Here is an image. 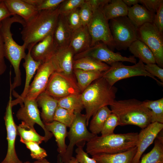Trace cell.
<instances>
[{
  "instance_id": "6da1fadb",
  "label": "cell",
  "mask_w": 163,
  "mask_h": 163,
  "mask_svg": "<svg viewBox=\"0 0 163 163\" xmlns=\"http://www.w3.org/2000/svg\"><path fill=\"white\" fill-rule=\"evenodd\" d=\"M59 7L54 10L39 11L31 18L25 21L21 33L26 49L32 48L53 33L59 15Z\"/></svg>"
},
{
  "instance_id": "7a4b0ae2",
  "label": "cell",
  "mask_w": 163,
  "mask_h": 163,
  "mask_svg": "<svg viewBox=\"0 0 163 163\" xmlns=\"http://www.w3.org/2000/svg\"><path fill=\"white\" fill-rule=\"evenodd\" d=\"M15 22L20 23L23 26L25 21L20 17L14 15L2 21L1 28L5 58L12 66L15 73L13 82L10 84L12 90L21 85V73L20 65L21 60L24 59L26 54L25 52L26 49V45L24 43L22 45L18 44L13 38L11 27L12 24Z\"/></svg>"
},
{
  "instance_id": "3957f363",
  "label": "cell",
  "mask_w": 163,
  "mask_h": 163,
  "mask_svg": "<svg viewBox=\"0 0 163 163\" xmlns=\"http://www.w3.org/2000/svg\"><path fill=\"white\" fill-rule=\"evenodd\" d=\"M117 88L110 85L102 77L92 83L81 96L85 110L86 125L91 118L101 107L110 105L115 100Z\"/></svg>"
},
{
  "instance_id": "277c9868",
  "label": "cell",
  "mask_w": 163,
  "mask_h": 163,
  "mask_svg": "<svg viewBox=\"0 0 163 163\" xmlns=\"http://www.w3.org/2000/svg\"><path fill=\"white\" fill-rule=\"evenodd\" d=\"M138 133L115 134L96 136L87 142L86 151L92 156L121 152L136 146Z\"/></svg>"
},
{
  "instance_id": "5b68a950",
  "label": "cell",
  "mask_w": 163,
  "mask_h": 163,
  "mask_svg": "<svg viewBox=\"0 0 163 163\" xmlns=\"http://www.w3.org/2000/svg\"><path fill=\"white\" fill-rule=\"evenodd\" d=\"M110 106L118 116L120 126L133 125L143 129L151 123L149 110L142 101L136 99L115 100Z\"/></svg>"
},
{
  "instance_id": "8992f818",
  "label": "cell",
  "mask_w": 163,
  "mask_h": 163,
  "mask_svg": "<svg viewBox=\"0 0 163 163\" xmlns=\"http://www.w3.org/2000/svg\"><path fill=\"white\" fill-rule=\"evenodd\" d=\"M75 119L68 132L69 143L67 146L66 153L61 158L63 163L68 162L72 157L74 148L76 145L77 147H84L86 142L90 140L97 136L90 132L87 129L86 117L85 114L81 113H75Z\"/></svg>"
},
{
  "instance_id": "52a82bcc",
  "label": "cell",
  "mask_w": 163,
  "mask_h": 163,
  "mask_svg": "<svg viewBox=\"0 0 163 163\" xmlns=\"http://www.w3.org/2000/svg\"><path fill=\"white\" fill-rule=\"evenodd\" d=\"M110 27L114 48L118 50H126L138 39L137 29L127 16L110 20Z\"/></svg>"
},
{
  "instance_id": "ba28073f",
  "label": "cell",
  "mask_w": 163,
  "mask_h": 163,
  "mask_svg": "<svg viewBox=\"0 0 163 163\" xmlns=\"http://www.w3.org/2000/svg\"><path fill=\"white\" fill-rule=\"evenodd\" d=\"M144 65L140 60L131 66L125 65L121 62H115L110 66L107 70L103 72L102 77L111 86H113L116 82L121 80L140 76H148L155 80L158 84L163 85L162 82L146 71Z\"/></svg>"
},
{
  "instance_id": "9c48e42d",
  "label": "cell",
  "mask_w": 163,
  "mask_h": 163,
  "mask_svg": "<svg viewBox=\"0 0 163 163\" xmlns=\"http://www.w3.org/2000/svg\"><path fill=\"white\" fill-rule=\"evenodd\" d=\"M74 74L56 72L50 77L44 92L59 99L72 94L81 93Z\"/></svg>"
},
{
  "instance_id": "30bf717a",
  "label": "cell",
  "mask_w": 163,
  "mask_h": 163,
  "mask_svg": "<svg viewBox=\"0 0 163 163\" xmlns=\"http://www.w3.org/2000/svg\"><path fill=\"white\" fill-rule=\"evenodd\" d=\"M103 7L93 11L92 18L87 26L91 37V47L101 41L113 49L115 48L108 21L103 14Z\"/></svg>"
},
{
  "instance_id": "8fae6325",
  "label": "cell",
  "mask_w": 163,
  "mask_h": 163,
  "mask_svg": "<svg viewBox=\"0 0 163 163\" xmlns=\"http://www.w3.org/2000/svg\"><path fill=\"white\" fill-rule=\"evenodd\" d=\"M138 39L145 44L154 56L156 63L163 67V36L153 23L145 24L137 28Z\"/></svg>"
},
{
  "instance_id": "7c38bea8",
  "label": "cell",
  "mask_w": 163,
  "mask_h": 163,
  "mask_svg": "<svg viewBox=\"0 0 163 163\" xmlns=\"http://www.w3.org/2000/svg\"><path fill=\"white\" fill-rule=\"evenodd\" d=\"M37 72L33 81L30 84L26 96L23 98L36 99L40 94L44 91L51 75L56 72H60L53 54L41 65Z\"/></svg>"
},
{
  "instance_id": "4fadbf2b",
  "label": "cell",
  "mask_w": 163,
  "mask_h": 163,
  "mask_svg": "<svg viewBox=\"0 0 163 163\" xmlns=\"http://www.w3.org/2000/svg\"><path fill=\"white\" fill-rule=\"evenodd\" d=\"M12 103L13 106L18 103L21 105V107L16 115L18 119L32 127H34L35 124L37 123L43 129L45 133L44 136L45 142L53 136V134L47 130L41 119L36 99L17 97L16 100H12Z\"/></svg>"
},
{
  "instance_id": "5bb4252c",
  "label": "cell",
  "mask_w": 163,
  "mask_h": 163,
  "mask_svg": "<svg viewBox=\"0 0 163 163\" xmlns=\"http://www.w3.org/2000/svg\"><path fill=\"white\" fill-rule=\"evenodd\" d=\"M84 57L95 59L110 66L118 62H127L135 64L137 63L134 56H123L119 53H114L102 43H97L86 50L75 55L74 59L75 60Z\"/></svg>"
},
{
  "instance_id": "9a60e30c",
  "label": "cell",
  "mask_w": 163,
  "mask_h": 163,
  "mask_svg": "<svg viewBox=\"0 0 163 163\" xmlns=\"http://www.w3.org/2000/svg\"><path fill=\"white\" fill-rule=\"evenodd\" d=\"M11 92L12 90L10 89L9 99L4 117L7 131L8 150L5 158L1 163H23L18 158L15 148L17 131L12 115Z\"/></svg>"
},
{
  "instance_id": "2e32d148",
  "label": "cell",
  "mask_w": 163,
  "mask_h": 163,
  "mask_svg": "<svg viewBox=\"0 0 163 163\" xmlns=\"http://www.w3.org/2000/svg\"><path fill=\"white\" fill-rule=\"evenodd\" d=\"M163 129V123L158 122L152 123L145 128L142 129L138 133L136 146L137 151L132 163H139L144 152L154 141Z\"/></svg>"
},
{
  "instance_id": "e0dca14e",
  "label": "cell",
  "mask_w": 163,
  "mask_h": 163,
  "mask_svg": "<svg viewBox=\"0 0 163 163\" xmlns=\"http://www.w3.org/2000/svg\"><path fill=\"white\" fill-rule=\"evenodd\" d=\"M56 47L52 33L35 44L31 50L32 58L42 63L54 54Z\"/></svg>"
},
{
  "instance_id": "ac0fdd59",
  "label": "cell",
  "mask_w": 163,
  "mask_h": 163,
  "mask_svg": "<svg viewBox=\"0 0 163 163\" xmlns=\"http://www.w3.org/2000/svg\"><path fill=\"white\" fill-rule=\"evenodd\" d=\"M38 107L41 109L40 117L44 124L53 121V117L58 106V100L44 91L36 99Z\"/></svg>"
},
{
  "instance_id": "d6986e66",
  "label": "cell",
  "mask_w": 163,
  "mask_h": 163,
  "mask_svg": "<svg viewBox=\"0 0 163 163\" xmlns=\"http://www.w3.org/2000/svg\"><path fill=\"white\" fill-rule=\"evenodd\" d=\"M7 8L12 16L17 15L27 21L39 11L37 8L24 0H3Z\"/></svg>"
},
{
  "instance_id": "ffe728a7",
  "label": "cell",
  "mask_w": 163,
  "mask_h": 163,
  "mask_svg": "<svg viewBox=\"0 0 163 163\" xmlns=\"http://www.w3.org/2000/svg\"><path fill=\"white\" fill-rule=\"evenodd\" d=\"M91 43V37L87 26H83L73 32L69 46L75 55L88 49Z\"/></svg>"
},
{
  "instance_id": "44dd1931",
  "label": "cell",
  "mask_w": 163,
  "mask_h": 163,
  "mask_svg": "<svg viewBox=\"0 0 163 163\" xmlns=\"http://www.w3.org/2000/svg\"><path fill=\"white\" fill-rule=\"evenodd\" d=\"M72 33L65 18L59 15L53 33L54 42L56 48L69 46Z\"/></svg>"
},
{
  "instance_id": "7402d4cb",
  "label": "cell",
  "mask_w": 163,
  "mask_h": 163,
  "mask_svg": "<svg viewBox=\"0 0 163 163\" xmlns=\"http://www.w3.org/2000/svg\"><path fill=\"white\" fill-rule=\"evenodd\" d=\"M155 15L139 4L128 7L127 16L137 29L145 23H153Z\"/></svg>"
},
{
  "instance_id": "603a6c76",
  "label": "cell",
  "mask_w": 163,
  "mask_h": 163,
  "mask_svg": "<svg viewBox=\"0 0 163 163\" xmlns=\"http://www.w3.org/2000/svg\"><path fill=\"white\" fill-rule=\"evenodd\" d=\"M53 55L60 72L68 75L74 74L73 67L75 54L70 47L56 48Z\"/></svg>"
},
{
  "instance_id": "cb8c5ba5",
  "label": "cell",
  "mask_w": 163,
  "mask_h": 163,
  "mask_svg": "<svg viewBox=\"0 0 163 163\" xmlns=\"http://www.w3.org/2000/svg\"><path fill=\"white\" fill-rule=\"evenodd\" d=\"M46 129L55 137L58 146L57 151L61 158L66 153L67 146L65 139L68 136L67 127L64 124L55 121L44 124Z\"/></svg>"
},
{
  "instance_id": "d4e9b609",
  "label": "cell",
  "mask_w": 163,
  "mask_h": 163,
  "mask_svg": "<svg viewBox=\"0 0 163 163\" xmlns=\"http://www.w3.org/2000/svg\"><path fill=\"white\" fill-rule=\"evenodd\" d=\"M137 150L136 146L124 152L96 155L92 156V157L97 163H132Z\"/></svg>"
},
{
  "instance_id": "484cf974",
  "label": "cell",
  "mask_w": 163,
  "mask_h": 163,
  "mask_svg": "<svg viewBox=\"0 0 163 163\" xmlns=\"http://www.w3.org/2000/svg\"><path fill=\"white\" fill-rule=\"evenodd\" d=\"M32 48H28V52L24 58V62L23 64L26 72V79L23 91L21 95L18 94L16 96L21 98L24 97L27 93L30 82L36 72L42 63L35 60L31 56L30 51Z\"/></svg>"
},
{
  "instance_id": "4316f807",
  "label": "cell",
  "mask_w": 163,
  "mask_h": 163,
  "mask_svg": "<svg viewBox=\"0 0 163 163\" xmlns=\"http://www.w3.org/2000/svg\"><path fill=\"white\" fill-rule=\"evenodd\" d=\"M73 67V69L104 72L109 69L110 66L95 59L84 57L74 60Z\"/></svg>"
},
{
  "instance_id": "83f0119b",
  "label": "cell",
  "mask_w": 163,
  "mask_h": 163,
  "mask_svg": "<svg viewBox=\"0 0 163 163\" xmlns=\"http://www.w3.org/2000/svg\"><path fill=\"white\" fill-rule=\"evenodd\" d=\"M163 130L154 140L153 148L143 155L139 163H163Z\"/></svg>"
},
{
  "instance_id": "f1b7e54d",
  "label": "cell",
  "mask_w": 163,
  "mask_h": 163,
  "mask_svg": "<svg viewBox=\"0 0 163 163\" xmlns=\"http://www.w3.org/2000/svg\"><path fill=\"white\" fill-rule=\"evenodd\" d=\"M128 48L133 56L138 58L143 63H156L155 59L151 50L145 44L139 40L133 42Z\"/></svg>"
},
{
  "instance_id": "f546056e",
  "label": "cell",
  "mask_w": 163,
  "mask_h": 163,
  "mask_svg": "<svg viewBox=\"0 0 163 163\" xmlns=\"http://www.w3.org/2000/svg\"><path fill=\"white\" fill-rule=\"evenodd\" d=\"M102 11L106 19L110 20L127 16L128 6L122 0H112L105 5Z\"/></svg>"
},
{
  "instance_id": "4dcf8cb0",
  "label": "cell",
  "mask_w": 163,
  "mask_h": 163,
  "mask_svg": "<svg viewBox=\"0 0 163 163\" xmlns=\"http://www.w3.org/2000/svg\"><path fill=\"white\" fill-rule=\"evenodd\" d=\"M103 72L73 69V73L81 93L94 81L102 77Z\"/></svg>"
},
{
  "instance_id": "1f68e13d",
  "label": "cell",
  "mask_w": 163,
  "mask_h": 163,
  "mask_svg": "<svg viewBox=\"0 0 163 163\" xmlns=\"http://www.w3.org/2000/svg\"><path fill=\"white\" fill-rule=\"evenodd\" d=\"M112 113L107 106L99 109L92 116L89 124L91 132L95 135L101 133L107 118Z\"/></svg>"
},
{
  "instance_id": "d6a6232c",
  "label": "cell",
  "mask_w": 163,
  "mask_h": 163,
  "mask_svg": "<svg viewBox=\"0 0 163 163\" xmlns=\"http://www.w3.org/2000/svg\"><path fill=\"white\" fill-rule=\"evenodd\" d=\"M58 100V106L73 111L75 113H81L84 108L81 93L71 94Z\"/></svg>"
},
{
  "instance_id": "836d02e7",
  "label": "cell",
  "mask_w": 163,
  "mask_h": 163,
  "mask_svg": "<svg viewBox=\"0 0 163 163\" xmlns=\"http://www.w3.org/2000/svg\"><path fill=\"white\" fill-rule=\"evenodd\" d=\"M17 134L20 139L24 140L32 141L39 145L45 141L44 136L39 134L36 131L34 127H31L22 121L18 126L16 125Z\"/></svg>"
},
{
  "instance_id": "e575fe53",
  "label": "cell",
  "mask_w": 163,
  "mask_h": 163,
  "mask_svg": "<svg viewBox=\"0 0 163 163\" xmlns=\"http://www.w3.org/2000/svg\"><path fill=\"white\" fill-rule=\"evenodd\" d=\"M142 102L149 111L151 123L158 122L163 123V98L156 100H146Z\"/></svg>"
},
{
  "instance_id": "d590c367",
  "label": "cell",
  "mask_w": 163,
  "mask_h": 163,
  "mask_svg": "<svg viewBox=\"0 0 163 163\" xmlns=\"http://www.w3.org/2000/svg\"><path fill=\"white\" fill-rule=\"evenodd\" d=\"M74 113L71 111L58 106L55 112L53 121L62 123L69 127L75 118Z\"/></svg>"
},
{
  "instance_id": "8d00e7d4",
  "label": "cell",
  "mask_w": 163,
  "mask_h": 163,
  "mask_svg": "<svg viewBox=\"0 0 163 163\" xmlns=\"http://www.w3.org/2000/svg\"><path fill=\"white\" fill-rule=\"evenodd\" d=\"M85 0H64L59 7V15L65 16L79 8Z\"/></svg>"
},
{
  "instance_id": "74e56055",
  "label": "cell",
  "mask_w": 163,
  "mask_h": 163,
  "mask_svg": "<svg viewBox=\"0 0 163 163\" xmlns=\"http://www.w3.org/2000/svg\"><path fill=\"white\" fill-rule=\"evenodd\" d=\"M20 141L24 144L30 151V155L32 158L37 160L45 158L47 156L46 151L41 148L39 144L32 141L24 140L20 139Z\"/></svg>"
},
{
  "instance_id": "f35d334b",
  "label": "cell",
  "mask_w": 163,
  "mask_h": 163,
  "mask_svg": "<svg viewBox=\"0 0 163 163\" xmlns=\"http://www.w3.org/2000/svg\"><path fill=\"white\" fill-rule=\"evenodd\" d=\"M120 126L119 118L117 115L112 113L106 120L101 131V136L107 135L114 133L115 128Z\"/></svg>"
},
{
  "instance_id": "ab89813d",
  "label": "cell",
  "mask_w": 163,
  "mask_h": 163,
  "mask_svg": "<svg viewBox=\"0 0 163 163\" xmlns=\"http://www.w3.org/2000/svg\"><path fill=\"white\" fill-rule=\"evenodd\" d=\"M79 9L63 16L73 32L83 27L79 14Z\"/></svg>"
},
{
  "instance_id": "60d3db41",
  "label": "cell",
  "mask_w": 163,
  "mask_h": 163,
  "mask_svg": "<svg viewBox=\"0 0 163 163\" xmlns=\"http://www.w3.org/2000/svg\"><path fill=\"white\" fill-rule=\"evenodd\" d=\"M79 12L83 26H87L92 18L93 13L92 8L88 0H85L79 8Z\"/></svg>"
},
{
  "instance_id": "b9f144b4",
  "label": "cell",
  "mask_w": 163,
  "mask_h": 163,
  "mask_svg": "<svg viewBox=\"0 0 163 163\" xmlns=\"http://www.w3.org/2000/svg\"><path fill=\"white\" fill-rule=\"evenodd\" d=\"M146 71L152 75L156 76L163 82V69L154 63H149L144 65Z\"/></svg>"
},
{
  "instance_id": "7bdbcfd3",
  "label": "cell",
  "mask_w": 163,
  "mask_h": 163,
  "mask_svg": "<svg viewBox=\"0 0 163 163\" xmlns=\"http://www.w3.org/2000/svg\"><path fill=\"white\" fill-rule=\"evenodd\" d=\"M64 0H42L37 7L38 11L52 10L57 8Z\"/></svg>"
},
{
  "instance_id": "ee69618b",
  "label": "cell",
  "mask_w": 163,
  "mask_h": 163,
  "mask_svg": "<svg viewBox=\"0 0 163 163\" xmlns=\"http://www.w3.org/2000/svg\"><path fill=\"white\" fill-rule=\"evenodd\" d=\"M83 147L79 146L76 149L75 158L79 163H97L95 160L89 157L88 154L83 150Z\"/></svg>"
},
{
  "instance_id": "f6af8a7d",
  "label": "cell",
  "mask_w": 163,
  "mask_h": 163,
  "mask_svg": "<svg viewBox=\"0 0 163 163\" xmlns=\"http://www.w3.org/2000/svg\"><path fill=\"white\" fill-rule=\"evenodd\" d=\"M139 3L142 4L149 11L155 14L161 4L163 3V0H139Z\"/></svg>"
},
{
  "instance_id": "bcb514c9",
  "label": "cell",
  "mask_w": 163,
  "mask_h": 163,
  "mask_svg": "<svg viewBox=\"0 0 163 163\" xmlns=\"http://www.w3.org/2000/svg\"><path fill=\"white\" fill-rule=\"evenodd\" d=\"M153 23L160 32L163 34V3L155 14Z\"/></svg>"
},
{
  "instance_id": "7dc6e473",
  "label": "cell",
  "mask_w": 163,
  "mask_h": 163,
  "mask_svg": "<svg viewBox=\"0 0 163 163\" xmlns=\"http://www.w3.org/2000/svg\"><path fill=\"white\" fill-rule=\"evenodd\" d=\"M1 22L0 23V75L3 74L7 69L5 62V58L4 43L1 33Z\"/></svg>"
},
{
  "instance_id": "c3c4849f",
  "label": "cell",
  "mask_w": 163,
  "mask_h": 163,
  "mask_svg": "<svg viewBox=\"0 0 163 163\" xmlns=\"http://www.w3.org/2000/svg\"><path fill=\"white\" fill-rule=\"evenodd\" d=\"M13 16L6 6L3 0L0 2V23L8 17Z\"/></svg>"
},
{
  "instance_id": "681fc988",
  "label": "cell",
  "mask_w": 163,
  "mask_h": 163,
  "mask_svg": "<svg viewBox=\"0 0 163 163\" xmlns=\"http://www.w3.org/2000/svg\"><path fill=\"white\" fill-rule=\"evenodd\" d=\"M93 10L94 11L103 7L110 2V0H88Z\"/></svg>"
},
{
  "instance_id": "f907efd6",
  "label": "cell",
  "mask_w": 163,
  "mask_h": 163,
  "mask_svg": "<svg viewBox=\"0 0 163 163\" xmlns=\"http://www.w3.org/2000/svg\"><path fill=\"white\" fill-rule=\"evenodd\" d=\"M124 3L128 6L130 7L139 3V0H123Z\"/></svg>"
},
{
  "instance_id": "816d5d0a",
  "label": "cell",
  "mask_w": 163,
  "mask_h": 163,
  "mask_svg": "<svg viewBox=\"0 0 163 163\" xmlns=\"http://www.w3.org/2000/svg\"><path fill=\"white\" fill-rule=\"evenodd\" d=\"M30 5L37 7L41 2L42 0H24Z\"/></svg>"
},
{
  "instance_id": "f5cc1de1",
  "label": "cell",
  "mask_w": 163,
  "mask_h": 163,
  "mask_svg": "<svg viewBox=\"0 0 163 163\" xmlns=\"http://www.w3.org/2000/svg\"><path fill=\"white\" fill-rule=\"evenodd\" d=\"M24 163H51L45 158L37 160L33 162H30L29 161H26Z\"/></svg>"
},
{
  "instance_id": "db71d44e",
  "label": "cell",
  "mask_w": 163,
  "mask_h": 163,
  "mask_svg": "<svg viewBox=\"0 0 163 163\" xmlns=\"http://www.w3.org/2000/svg\"><path fill=\"white\" fill-rule=\"evenodd\" d=\"M66 163H79L75 157L72 156L71 159Z\"/></svg>"
},
{
  "instance_id": "11a10c76",
  "label": "cell",
  "mask_w": 163,
  "mask_h": 163,
  "mask_svg": "<svg viewBox=\"0 0 163 163\" xmlns=\"http://www.w3.org/2000/svg\"><path fill=\"white\" fill-rule=\"evenodd\" d=\"M58 163H63L62 161L60 156L58 155Z\"/></svg>"
},
{
  "instance_id": "9f6ffc18",
  "label": "cell",
  "mask_w": 163,
  "mask_h": 163,
  "mask_svg": "<svg viewBox=\"0 0 163 163\" xmlns=\"http://www.w3.org/2000/svg\"><path fill=\"white\" fill-rule=\"evenodd\" d=\"M2 0H0V2L2 1Z\"/></svg>"
}]
</instances>
